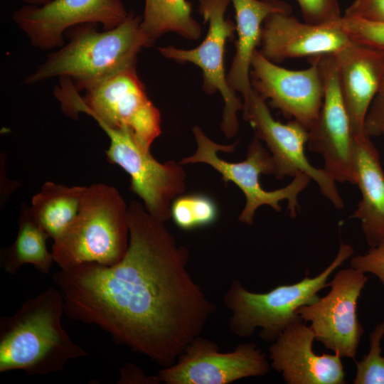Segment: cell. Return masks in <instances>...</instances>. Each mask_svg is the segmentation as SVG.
Listing matches in <instances>:
<instances>
[{
	"label": "cell",
	"instance_id": "obj_16",
	"mask_svg": "<svg viewBox=\"0 0 384 384\" xmlns=\"http://www.w3.org/2000/svg\"><path fill=\"white\" fill-rule=\"evenodd\" d=\"M340 19L314 25L291 14L272 13L263 23L259 51L276 64L287 59L335 55L352 43Z\"/></svg>",
	"mask_w": 384,
	"mask_h": 384
},
{
	"label": "cell",
	"instance_id": "obj_5",
	"mask_svg": "<svg viewBox=\"0 0 384 384\" xmlns=\"http://www.w3.org/2000/svg\"><path fill=\"white\" fill-rule=\"evenodd\" d=\"M84 90L81 96L71 80L59 78L54 95L69 117L77 119L83 112L98 125L127 129L147 149L161 134L159 110L149 98L136 68L117 73Z\"/></svg>",
	"mask_w": 384,
	"mask_h": 384
},
{
	"label": "cell",
	"instance_id": "obj_11",
	"mask_svg": "<svg viewBox=\"0 0 384 384\" xmlns=\"http://www.w3.org/2000/svg\"><path fill=\"white\" fill-rule=\"evenodd\" d=\"M367 281L358 270L342 269L328 284L331 289L326 296L297 310L303 321L311 323L315 340L341 358H354L364 333L357 306Z\"/></svg>",
	"mask_w": 384,
	"mask_h": 384
},
{
	"label": "cell",
	"instance_id": "obj_33",
	"mask_svg": "<svg viewBox=\"0 0 384 384\" xmlns=\"http://www.w3.org/2000/svg\"><path fill=\"white\" fill-rule=\"evenodd\" d=\"M381 136H383V138H384V130H383V133H382V135H381Z\"/></svg>",
	"mask_w": 384,
	"mask_h": 384
},
{
	"label": "cell",
	"instance_id": "obj_32",
	"mask_svg": "<svg viewBox=\"0 0 384 384\" xmlns=\"http://www.w3.org/2000/svg\"><path fill=\"white\" fill-rule=\"evenodd\" d=\"M22 1H23L28 5L43 6L46 4H48L53 0H22Z\"/></svg>",
	"mask_w": 384,
	"mask_h": 384
},
{
	"label": "cell",
	"instance_id": "obj_22",
	"mask_svg": "<svg viewBox=\"0 0 384 384\" xmlns=\"http://www.w3.org/2000/svg\"><path fill=\"white\" fill-rule=\"evenodd\" d=\"M85 187L47 181L33 196L32 214L50 238H56L75 217Z\"/></svg>",
	"mask_w": 384,
	"mask_h": 384
},
{
	"label": "cell",
	"instance_id": "obj_24",
	"mask_svg": "<svg viewBox=\"0 0 384 384\" xmlns=\"http://www.w3.org/2000/svg\"><path fill=\"white\" fill-rule=\"evenodd\" d=\"M218 217L216 203L206 194H182L171 203V218L183 230L210 225L215 222Z\"/></svg>",
	"mask_w": 384,
	"mask_h": 384
},
{
	"label": "cell",
	"instance_id": "obj_7",
	"mask_svg": "<svg viewBox=\"0 0 384 384\" xmlns=\"http://www.w3.org/2000/svg\"><path fill=\"white\" fill-rule=\"evenodd\" d=\"M196 142V150L191 156L182 159L181 164H188L204 163L210 166L221 175L225 183L233 182L244 193L245 205L239 215L241 223L252 225L257 208L262 206H269L274 210H281L279 202L287 201L289 215L294 218L299 206V195L308 186L311 178L306 174H297L287 186L274 191L265 190L260 182V176L274 175V166L272 156L265 148L262 141L254 137L248 146L246 159L240 162H228L218 156V151L233 152L235 144L222 145L211 140L198 127L192 129Z\"/></svg>",
	"mask_w": 384,
	"mask_h": 384
},
{
	"label": "cell",
	"instance_id": "obj_20",
	"mask_svg": "<svg viewBox=\"0 0 384 384\" xmlns=\"http://www.w3.org/2000/svg\"><path fill=\"white\" fill-rule=\"evenodd\" d=\"M230 1L235 12L238 40L235 55L227 74V81L233 91L241 94L245 102L253 91L250 79L251 62L260 43L263 23L272 13L291 14L292 7L280 0Z\"/></svg>",
	"mask_w": 384,
	"mask_h": 384
},
{
	"label": "cell",
	"instance_id": "obj_17",
	"mask_svg": "<svg viewBox=\"0 0 384 384\" xmlns=\"http://www.w3.org/2000/svg\"><path fill=\"white\" fill-rule=\"evenodd\" d=\"M303 321L287 326L269 347L270 366L287 384H343L345 373L337 354H316L315 334Z\"/></svg>",
	"mask_w": 384,
	"mask_h": 384
},
{
	"label": "cell",
	"instance_id": "obj_27",
	"mask_svg": "<svg viewBox=\"0 0 384 384\" xmlns=\"http://www.w3.org/2000/svg\"><path fill=\"white\" fill-rule=\"evenodd\" d=\"M304 22L319 25L341 18L337 0H297Z\"/></svg>",
	"mask_w": 384,
	"mask_h": 384
},
{
	"label": "cell",
	"instance_id": "obj_31",
	"mask_svg": "<svg viewBox=\"0 0 384 384\" xmlns=\"http://www.w3.org/2000/svg\"><path fill=\"white\" fill-rule=\"evenodd\" d=\"M119 383H158L156 376L146 377L143 372L134 365L127 363L121 370Z\"/></svg>",
	"mask_w": 384,
	"mask_h": 384
},
{
	"label": "cell",
	"instance_id": "obj_6",
	"mask_svg": "<svg viewBox=\"0 0 384 384\" xmlns=\"http://www.w3.org/2000/svg\"><path fill=\"white\" fill-rule=\"evenodd\" d=\"M354 253L353 247L340 242L338 252L332 262L319 275H307L294 284H281L265 293L247 289L238 279H233L223 297V302L231 311L230 331L238 337L251 336L260 329L259 337L273 342L285 329L303 321L297 310L316 302L319 292L328 287L331 273Z\"/></svg>",
	"mask_w": 384,
	"mask_h": 384
},
{
	"label": "cell",
	"instance_id": "obj_30",
	"mask_svg": "<svg viewBox=\"0 0 384 384\" xmlns=\"http://www.w3.org/2000/svg\"><path fill=\"white\" fill-rule=\"evenodd\" d=\"M365 132L369 137L381 136L384 130V84L375 97L367 113Z\"/></svg>",
	"mask_w": 384,
	"mask_h": 384
},
{
	"label": "cell",
	"instance_id": "obj_15",
	"mask_svg": "<svg viewBox=\"0 0 384 384\" xmlns=\"http://www.w3.org/2000/svg\"><path fill=\"white\" fill-rule=\"evenodd\" d=\"M304 70H289L265 58L256 50L253 54L250 79L252 89L272 107L308 130L319 114L324 94V79L316 57Z\"/></svg>",
	"mask_w": 384,
	"mask_h": 384
},
{
	"label": "cell",
	"instance_id": "obj_9",
	"mask_svg": "<svg viewBox=\"0 0 384 384\" xmlns=\"http://www.w3.org/2000/svg\"><path fill=\"white\" fill-rule=\"evenodd\" d=\"M199 12L208 23L202 43L192 49L174 46L159 48L164 57L179 63L189 62L203 73V89L207 94L219 92L224 101L220 129L225 137H234L239 128L238 112L242 110V102L229 86L224 68V55L228 39L233 38L236 26L225 18L230 0H198Z\"/></svg>",
	"mask_w": 384,
	"mask_h": 384
},
{
	"label": "cell",
	"instance_id": "obj_18",
	"mask_svg": "<svg viewBox=\"0 0 384 384\" xmlns=\"http://www.w3.org/2000/svg\"><path fill=\"white\" fill-rule=\"evenodd\" d=\"M334 55L353 135L364 133L368 110L384 84V52L352 41Z\"/></svg>",
	"mask_w": 384,
	"mask_h": 384
},
{
	"label": "cell",
	"instance_id": "obj_25",
	"mask_svg": "<svg viewBox=\"0 0 384 384\" xmlns=\"http://www.w3.org/2000/svg\"><path fill=\"white\" fill-rule=\"evenodd\" d=\"M383 335L384 321L378 324L370 334L369 351L356 363L354 384H384V356L381 354Z\"/></svg>",
	"mask_w": 384,
	"mask_h": 384
},
{
	"label": "cell",
	"instance_id": "obj_23",
	"mask_svg": "<svg viewBox=\"0 0 384 384\" xmlns=\"http://www.w3.org/2000/svg\"><path fill=\"white\" fill-rule=\"evenodd\" d=\"M141 28L153 43L169 32L196 40L201 31L192 16V5L186 0H145Z\"/></svg>",
	"mask_w": 384,
	"mask_h": 384
},
{
	"label": "cell",
	"instance_id": "obj_13",
	"mask_svg": "<svg viewBox=\"0 0 384 384\" xmlns=\"http://www.w3.org/2000/svg\"><path fill=\"white\" fill-rule=\"evenodd\" d=\"M122 0H53L43 6L25 5L12 16L31 45L43 50L62 47L65 33L85 23H100L112 29L129 16Z\"/></svg>",
	"mask_w": 384,
	"mask_h": 384
},
{
	"label": "cell",
	"instance_id": "obj_3",
	"mask_svg": "<svg viewBox=\"0 0 384 384\" xmlns=\"http://www.w3.org/2000/svg\"><path fill=\"white\" fill-rule=\"evenodd\" d=\"M64 299L50 287L23 302L13 315L0 319V373L21 370L30 375L61 371L88 353L63 326Z\"/></svg>",
	"mask_w": 384,
	"mask_h": 384
},
{
	"label": "cell",
	"instance_id": "obj_29",
	"mask_svg": "<svg viewBox=\"0 0 384 384\" xmlns=\"http://www.w3.org/2000/svg\"><path fill=\"white\" fill-rule=\"evenodd\" d=\"M343 16L384 23V0H354Z\"/></svg>",
	"mask_w": 384,
	"mask_h": 384
},
{
	"label": "cell",
	"instance_id": "obj_21",
	"mask_svg": "<svg viewBox=\"0 0 384 384\" xmlns=\"http://www.w3.org/2000/svg\"><path fill=\"white\" fill-rule=\"evenodd\" d=\"M50 238L33 217L31 207L23 203L18 217V229L14 243L1 250V267L9 274H15L25 264H30L43 274L50 272L54 262L46 247Z\"/></svg>",
	"mask_w": 384,
	"mask_h": 384
},
{
	"label": "cell",
	"instance_id": "obj_26",
	"mask_svg": "<svg viewBox=\"0 0 384 384\" xmlns=\"http://www.w3.org/2000/svg\"><path fill=\"white\" fill-rule=\"evenodd\" d=\"M340 24L351 41L384 52V23L342 16Z\"/></svg>",
	"mask_w": 384,
	"mask_h": 384
},
{
	"label": "cell",
	"instance_id": "obj_10",
	"mask_svg": "<svg viewBox=\"0 0 384 384\" xmlns=\"http://www.w3.org/2000/svg\"><path fill=\"white\" fill-rule=\"evenodd\" d=\"M243 117L250 122L260 140L265 142L274 166L277 179L294 177L303 173L308 175L336 209L343 208V201L336 186V181L324 169L314 166L305 154L309 131L293 119L286 124L276 120L265 100L254 90L250 98L243 102Z\"/></svg>",
	"mask_w": 384,
	"mask_h": 384
},
{
	"label": "cell",
	"instance_id": "obj_4",
	"mask_svg": "<svg viewBox=\"0 0 384 384\" xmlns=\"http://www.w3.org/2000/svg\"><path fill=\"white\" fill-rule=\"evenodd\" d=\"M53 241L51 252L60 270L85 263L114 265L129 246L128 205L113 186H86L77 215Z\"/></svg>",
	"mask_w": 384,
	"mask_h": 384
},
{
	"label": "cell",
	"instance_id": "obj_19",
	"mask_svg": "<svg viewBox=\"0 0 384 384\" xmlns=\"http://www.w3.org/2000/svg\"><path fill=\"white\" fill-rule=\"evenodd\" d=\"M356 184L361 198L352 218L361 227L369 247L384 241V171L379 151L366 132L353 135Z\"/></svg>",
	"mask_w": 384,
	"mask_h": 384
},
{
	"label": "cell",
	"instance_id": "obj_8",
	"mask_svg": "<svg viewBox=\"0 0 384 384\" xmlns=\"http://www.w3.org/2000/svg\"><path fill=\"white\" fill-rule=\"evenodd\" d=\"M99 126L110 139L105 151L107 159L129 175L131 190L141 198L148 213L165 223L171 218L173 201L186 190L183 164L173 160L159 162L127 129Z\"/></svg>",
	"mask_w": 384,
	"mask_h": 384
},
{
	"label": "cell",
	"instance_id": "obj_14",
	"mask_svg": "<svg viewBox=\"0 0 384 384\" xmlns=\"http://www.w3.org/2000/svg\"><path fill=\"white\" fill-rule=\"evenodd\" d=\"M324 94L318 117L308 130L309 151L320 154L324 169L336 181L356 184L354 136L341 94L334 55L316 57Z\"/></svg>",
	"mask_w": 384,
	"mask_h": 384
},
{
	"label": "cell",
	"instance_id": "obj_28",
	"mask_svg": "<svg viewBox=\"0 0 384 384\" xmlns=\"http://www.w3.org/2000/svg\"><path fill=\"white\" fill-rule=\"evenodd\" d=\"M350 265L363 273L375 275L384 287V241L375 247H370L363 255L353 256Z\"/></svg>",
	"mask_w": 384,
	"mask_h": 384
},
{
	"label": "cell",
	"instance_id": "obj_1",
	"mask_svg": "<svg viewBox=\"0 0 384 384\" xmlns=\"http://www.w3.org/2000/svg\"><path fill=\"white\" fill-rule=\"evenodd\" d=\"M129 242L112 265L60 270L53 282L66 316L94 324L158 365L174 364L201 335L215 305L187 269L188 249L137 201L128 205Z\"/></svg>",
	"mask_w": 384,
	"mask_h": 384
},
{
	"label": "cell",
	"instance_id": "obj_12",
	"mask_svg": "<svg viewBox=\"0 0 384 384\" xmlns=\"http://www.w3.org/2000/svg\"><path fill=\"white\" fill-rule=\"evenodd\" d=\"M270 364L253 343L238 344L233 351L220 352L216 343L196 337L176 362L156 375L166 384H228L242 378L266 375Z\"/></svg>",
	"mask_w": 384,
	"mask_h": 384
},
{
	"label": "cell",
	"instance_id": "obj_2",
	"mask_svg": "<svg viewBox=\"0 0 384 384\" xmlns=\"http://www.w3.org/2000/svg\"><path fill=\"white\" fill-rule=\"evenodd\" d=\"M142 17L129 12L119 26L98 31L96 23L69 28L68 42L49 53L23 81L33 85L53 78L72 80L78 92L117 73L136 68L138 53L154 43L141 28Z\"/></svg>",
	"mask_w": 384,
	"mask_h": 384
}]
</instances>
